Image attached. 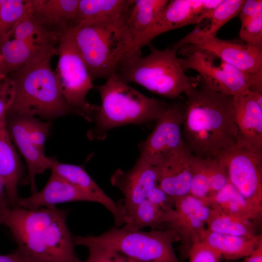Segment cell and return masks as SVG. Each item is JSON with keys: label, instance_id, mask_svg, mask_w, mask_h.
<instances>
[{"label": "cell", "instance_id": "cell-46", "mask_svg": "<svg viewBox=\"0 0 262 262\" xmlns=\"http://www.w3.org/2000/svg\"><path fill=\"white\" fill-rule=\"evenodd\" d=\"M9 209H2V208H0V212L3 213H6L8 211V210Z\"/></svg>", "mask_w": 262, "mask_h": 262}, {"label": "cell", "instance_id": "cell-25", "mask_svg": "<svg viewBox=\"0 0 262 262\" xmlns=\"http://www.w3.org/2000/svg\"><path fill=\"white\" fill-rule=\"evenodd\" d=\"M203 200L214 210L259 224L261 222L262 214L257 213L229 182Z\"/></svg>", "mask_w": 262, "mask_h": 262}, {"label": "cell", "instance_id": "cell-26", "mask_svg": "<svg viewBox=\"0 0 262 262\" xmlns=\"http://www.w3.org/2000/svg\"><path fill=\"white\" fill-rule=\"evenodd\" d=\"M129 2V0H79L70 28L83 22L118 20Z\"/></svg>", "mask_w": 262, "mask_h": 262}, {"label": "cell", "instance_id": "cell-24", "mask_svg": "<svg viewBox=\"0 0 262 262\" xmlns=\"http://www.w3.org/2000/svg\"><path fill=\"white\" fill-rule=\"evenodd\" d=\"M201 242L226 260L233 261L251 254L262 243V235L245 237L214 232L206 229Z\"/></svg>", "mask_w": 262, "mask_h": 262}, {"label": "cell", "instance_id": "cell-18", "mask_svg": "<svg viewBox=\"0 0 262 262\" xmlns=\"http://www.w3.org/2000/svg\"><path fill=\"white\" fill-rule=\"evenodd\" d=\"M6 123L11 139L26 163L28 182L32 194H33L37 191L35 184L36 176L47 169H51L54 158L46 156L44 150L39 148L31 140L20 115H6Z\"/></svg>", "mask_w": 262, "mask_h": 262}, {"label": "cell", "instance_id": "cell-19", "mask_svg": "<svg viewBox=\"0 0 262 262\" xmlns=\"http://www.w3.org/2000/svg\"><path fill=\"white\" fill-rule=\"evenodd\" d=\"M30 11L47 31L60 38L70 28L79 0H29Z\"/></svg>", "mask_w": 262, "mask_h": 262}, {"label": "cell", "instance_id": "cell-22", "mask_svg": "<svg viewBox=\"0 0 262 262\" xmlns=\"http://www.w3.org/2000/svg\"><path fill=\"white\" fill-rule=\"evenodd\" d=\"M233 104L237 141L262 150V107L252 92L233 97Z\"/></svg>", "mask_w": 262, "mask_h": 262}, {"label": "cell", "instance_id": "cell-42", "mask_svg": "<svg viewBox=\"0 0 262 262\" xmlns=\"http://www.w3.org/2000/svg\"><path fill=\"white\" fill-rule=\"evenodd\" d=\"M22 255L16 250L10 254L0 255V262H22Z\"/></svg>", "mask_w": 262, "mask_h": 262}, {"label": "cell", "instance_id": "cell-14", "mask_svg": "<svg viewBox=\"0 0 262 262\" xmlns=\"http://www.w3.org/2000/svg\"><path fill=\"white\" fill-rule=\"evenodd\" d=\"M158 180L156 167L140 156L131 169L127 171L117 169L115 172L111 182L123 195L121 204L127 218L135 208L146 199L148 192L158 184Z\"/></svg>", "mask_w": 262, "mask_h": 262}, {"label": "cell", "instance_id": "cell-37", "mask_svg": "<svg viewBox=\"0 0 262 262\" xmlns=\"http://www.w3.org/2000/svg\"><path fill=\"white\" fill-rule=\"evenodd\" d=\"M189 262H220L221 256L201 242L193 244L187 252Z\"/></svg>", "mask_w": 262, "mask_h": 262}, {"label": "cell", "instance_id": "cell-35", "mask_svg": "<svg viewBox=\"0 0 262 262\" xmlns=\"http://www.w3.org/2000/svg\"><path fill=\"white\" fill-rule=\"evenodd\" d=\"M210 195L217 192L229 182L225 169L216 158H207Z\"/></svg>", "mask_w": 262, "mask_h": 262}, {"label": "cell", "instance_id": "cell-10", "mask_svg": "<svg viewBox=\"0 0 262 262\" xmlns=\"http://www.w3.org/2000/svg\"><path fill=\"white\" fill-rule=\"evenodd\" d=\"M183 56L178 59L182 69L197 72L200 81L211 90L233 97L251 92L244 74L214 55L195 50Z\"/></svg>", "mask_w": 262, "mask_h": 262}, {"label": "cell", "instance_id": "cell-40", "mask_svg": "<svg viewBox=\"0 0 262 262\" xmlns=\"http://www.w3.org/2000/svg\"><path fill=\"white\" fill-rule=\"evenodd\" d=\"M261 6H262L261 0H245L238 14L241 24L249 18Z\"/></svg>", "mask_w": 262, "mask_h": 262}, {"label": "cell", "instance_id": "cell-13", "mask_svg": "<svg viewBox=\"0 0 262 262\" xmlns=\"http://www.w3.org/2000/svg\"><path fill=\"white\" fill-rule=\"evenodd\" d=\"M222 0H169L154 23L142 36L131 54H141L158 35L190 24H196L209 15Z\"/></svg>", "mask_w": 262, "mask_h": 262}, {"label": "cell", "instance_id": "cell-7", "mask_svg": "<svg viewBox=\"0 0 262 262\" xmlns=\"http://www.w3.org/2000/svg\"><path fill=\"white\" fill-rule=\"evenodd\" d=\"M69 30L93 81L106 80L115 73L126 53L119 19L83 22Z\"/></svg>", "mask_w": 262, "mask_h": 262}, {"label": "cell", "instance_id": "cell-34", "mask_svg": "<svg viewBox=\"0 0 262 262\" xmlns=\"http://www.w3.org/2000/svg\"><path fill=\"white\" fill-rule=\"evenodd\" d=\"M27 133L31 140L44 150V145L49 134L50 123L42 121L35 116L20 115Z\"/></svg>", "mask_w": 262, "mask_h": 262}, {"label": "cell", "instance_id": "cell-8", "mask_svg": "<svg viewBox=\"0 0 262 262\" xmlns=\"http://www.w3.org/2000/svg\"><path fill=\"white\" fill-rule=\"evenodd\" d=\"M58 50L59 58L54 71L61 92L81 116L91 121L98 108L86 100V95L93 87V80L69 29L61 38Z\"/></svg>", "mask_w": 262, "mask_h": 262}, {"label": "cell", "instance_id": "cell-16", "mask_svg": "<svg viewBox=\"0 0 262 262\" xmlns=\"http://www.w3.org/2000/svg\"><path fill=\"white\" fill-rule=\"evenodd\" d=\"M89 197L92 202L100 203L113 215L116 227L124 225L127 219L121 204L108 196L81 166L62 163L54 158L51 169Z\"/></svg>", "mask_w": 262, "mask_h": 262}, {"label": "cell", "instance_id": "cell-21", "mask_svg": "<svg viewBox=\"0 0 262 262\" xmlns=\"http://www.w3.org/2000/svg\"><path fill=\"white\" fill-rule=\"evenodd\" d=\"M244 0H222L194 29L172 46L178 49L185 45H198L215 37L219 29L238 15Z\"/></svg>", "mask_w": 262, "mask_h": 262}, {"label": "cell", "instance_id": "cell-3", "mask_svg": "<svg viewBox=\"0 0 262 262\" xmlns=\"http://www.w3.org/2000/svg\"><path fill=\"white\" fill-rule=\"evenodd\" d=\"M58 54V46L43 50L10 74L14 95L7 115L48 120L68 115L80 116L63 96L51 68V59Z\"/></svg>", "mask_w": 262, "mask_h": 262}, {"label": "cell", "instance_id": "cell-44", "mask_svg": "<svg viewBox=\"0 0 262 262\" xmlns=\"http://www.w3.org/2000/svg\"><path fill=\"white\" fill-rule=\"evenodd\" d=\"M23 257V262H40L39 261H37L36 260L30 259L29 258L25 257L22 256Z\"/></svg>", "mask_w": 262, "mask_h": 262}, {"label": "cell", "instance_id": "cell-38", "mask_svg": "<svg viewBox=\"0 0 262 262\" xmlns=\"http://www.w3.org/2000/svg\"><path fill=\"white\" fill-rule=\"evenodd\" d=\"M146 199L166 213L174 208V199L158 184L148 192Z\"/></svg>", "mask_w": 262, "mask_h": 262}, {"label": "cell", "instance_id": "cell-20", "mask_svg": "<svg viewBox=\"0 0 262 262\" xmlns=\"http://www.w3.org/2000/svg\"><path fill=\"white\" fill-rule=\"evenodd\" d=\"M71 201L92 202L91 199L66 180L51 171L44 188L26 197H19L16 206L33 209L51 207Z\"/></svg>", "mask_w": 262, "mask_h": 262}, {"label": "cell", "instance_id": "cell-9", "mask_svg": "<svg viewBox=\"0 0 262 262\" xmlns=\"http://www.w3.org/2000/svg\"><path fill=\"white\" fill-rule=\"evenodd\" d=\"M229 182L262 214V150L237 141L216 157Z\"/></svg>", "mask_w": 262, "mask_h": 262}, {"label": "cell", "instance_id": "cell-28", "mask_svg": "<svg viewBox=\"0 0 262 262\" xmlns=\"http://www.w3.org/2000/svg\"><path fill=\"white\" fill-rule=\"evenodd\" d=\"M206 224L208 230L219 233L245 237L259 234L257 232V225L260 224L214 209Z\"/></svg>", "mask_w": 262, "mask_h": 262}, {"label": "cell", "instance_id": "cell-1", "mask_svg": "<svg viewBox=\"0 0 262 262\" xmlns=\"http://www.w3.org/2000/svg\"><path fill=\"white\" fill-rule=\"evenodd\" d=\"M182 134L186 148L199 158H216L236 144L233 97L208 88L197 79L184 93Z\"/></svg>", "mask_w": 262, "mask_h": 262}, {"label": "cell", "instance_id": "cell-11", "mask_svg": "<svg viewBox=\"0 0 262 262\" xmlns=\"http://www.w3.org/2000/svg\"><path fill=\"white\" fill-rule=\"evenodd\" d=\"M208 52L233 66L245 76L251 92L262 91V50L240 39L224 40L215 37L198 45H185L179 49L182 55L195 50Z\"/></svg>", "mask_w": 262, "mask_h": 262}, {"label": "cell", "instance_id": "cell-31", "mask_svg": "<svg viewBox=\"0 0 262 262\" xmlns=\"http://www.w3.org/2000/svg\"><path fill=\"white\" fill-rule=\"evenodd\" d=\"M28 5V0H0V46L11 39Z\"/></svg>", "mask_w": 262, "mask_h": 262}, {"label": "cell", "instance_id": "cell-23", "mask_svg": "<svg viewBox=\"0 0 262 262\" xmlns=\"http://www.w3.org/2000/svg\"><path fill=\"white\" fill-rule=\"evenodd\" d=\"M22 167L8 133L6 117L0 121V180L11 207L19 198L18 186L22 178Z\"/></svg>", "mask_w": 262, "mask_h": 262}, {"label": "cell", "instance_id": "cell-6", "mask_svg": "<svg viewBox=\"0 0 262 262\" xmlns=\"http://www.w3.org/2000/svg\"><path fill=\"white\" fill-rule=\"evenodd\" d=\"M73 240L75 245L99 247L139 262H180L173 246L179 238L169 229L143 231L113 227L99 235L75 236Z\"/></svg>", "mask_w": 262, "mask_h": 262}, {"label": "cell", "instance_id": "cell-17", "mask_svg": "<svg viewBox=\"0 0 262 262\" xmlns=\"http://www.w3.org/2000/svg\"><path fill=\"white\" fill-rule=\"evenodd\" d=\"M193 158L184 147L156 166L158 185L173 199L190 194Z\"/></svg>", "mask_w": 262, "mask_h": 262}, {"label": "cell", "instance_id": "cell-43", "mask_svg": "<svg viewBox=\"0 0 262 262\" xmlns=\"http://www.w3.org/2000/svg\"><path fill=\"white\" fill-rule=\"evenodd\" d=\"M7 77L4 62L0 50V81L5 79Z\"/></svg>", "mask_w": 262, "mask_h": 262}, {"label": "cell", "instance_id": "cell-27", "mask_svg": "<svg viewBox=\"0 0 262 262\" xmlns=\"http://www.w3.org/2000/svg\"><path fill=\"white\" fill-rule=\"evenodd\" d=\"M57 46H45L13 38L0 46L7 75L16 71L38 52Z\"/></svg>", "mask_w": 262, "mask_h": 262}, {"label": "cell", "instance_id": "cell-29", "mask_svg": "<svg viewBox=\"0 0 262 262\" xmlns=\"http://www.w3.org/2000/svg\"><path fill=\"white\" fill-rule=\"evenodd\" d=\"M165 215L166 212L145 199L128 216L123 228L131 230H140L145 227L164 229Z\"/></svg>", "mask_w": 262, "mask_h": 262}, {"label": "cell", "instance_id": "cell-41", "mask_svg": "<svg viewBox=\"0 0 262 262\" xmlns=\"http://www.w3.org/2000/svg\"><path fill=\"white\" fill-rule=\"evenodd\" d=\"M244 258V259L241 262H262V243L258 245L251 254ZM225 262H233L226 260Z\"/></svg>", "mask_w": 262, "mask_h": 262}, {"label": "cell", "instance_id": "cell-33", "mask_svg": "<svg viewBox=\"0 0 262 262\" xmlns=\"http://www.w3.org/2000/svg\"><path fill=\"white\" fill-rule=\"evenodd\" d=\"M239 35L242 41L262 50V6L249 18L241 24Z\"/></svg>", "mask_w": 262, "mask_h": 262}, {"label": "cell", "instance_id": "cell-2", "mask_svg": "<svg viewBox=\"0 0 262 262\" xmlns=\"http://www.w3.org/2000/svg\"><path fill=\"white\" fill-rule=\"evenodd\" d=\"M68 210L56 206L11 207L3 224L10 230L22 256L40 262H79L66 222Z\"/></svg>", "mask_w": 262, "mask_h": 262}, {"label": "cell", "instance_id": "cell-36", "mask_svg": "<svg viewBox=\"0 0 262 262\" xmlns=\"http://www.w3.org/2000/svg\"><path fill=\"white\" fill-rule=\"evenodd\" d=\"M88 256L79 262H139L122 254L98 246H89Z\"/></svg>", "mask_w": 262, "mask_h": 262}, {"label": "cell", "instance_id": "cell-30", "mask_svg": "<svg viewBox=\"0 0 262 262\" xmlns=\"http://www.w3.org/2000/svg\"><path fill=\"white\" fill-rule=\"evenodd\" d=\"M28 3L27 10L16 26L12 36L37 44L57 46L61 38L47 31L38 23L31 13L29 0Z\"/></svg>", "mask_w": 262, "mask_h": 262}, {"label": "cell", "instance_id": "cell-4", "mask_svg": "<svg viewBox=\"0 0 262 262\" xmlns=\"http://www.w3.org/2000/svg\"><path fill=\"white\" fill-rule=\"evenodd\" d=\"M97 89L101 105L94 116L95 126L87 132L90 140H103L110 130L123 125L157 120L168 106L163 100L139 92L115 74Z\"/></svg>", "mask_w": 262, "mask_h": 262}, {"label": "cell", "instance_id": "cell-5", "mask_svg": "<svg viewBox=\"0 0 262 262\" xmlns=\"http://www.w3.org/2000/svg\"><path fill=\"white\" fill-rule=\"evenodd\" d=\"M149 46L147 55L132 54L122 59L115 73L120 80L170 99L178 98L197 83V79L188 76L180 66L177 49L172 46L159 49Z\"/></svg>", "mask_w": 262, "mask_h": 262}, {"label": "cell", "instance_id": "cell-15", "mask_svg": "<svg viewBox=\"0 0 262 262\" xmlns=\"http://www.w3.org/2000/svg\"><path fill=\"white\" fill-rule=\"evenodd\" d=\"M169 0H129L119 19L126 53L130 55L142 36L154 23Z\"/></svg>", "mask_w": 262, "mask_h": 262}, {"label": "cell", "instance_id": "cell-39", "mask_svg": "<svg viewBox=\"0 0 262 262\" xmlns=\"http://www.w3.org/2000/svg\"><path fill=\"white\" fill-rule=\"evenodd\" d=\"M14 89L12 82L8 76L0 81V121L5 117L12 103Z\"/></svg>", "mask_w": 262, "mask_h": 262}, {"label": "cell", "instance_id": "cell-12", "mask_svg": "<svg viewBox=\"0 0 262 262\" xmlns=\"http://www.w3.org/2000/svg\"><path fill=\"white\" fill-rule=\"evenodd\" d=\"M184 112L183 103L180 101L168 105L152 132L139 145L140 157L157 166L185 147L182 134Z\"/></svg>", "mask_w": 262, "mask_h": 262}, {"label": "cell", "instance_id": "cell-45", "mask_svg": "<svg viewBox=\"0 0 262 262\" xmlns=\"http://www.w3.org/2000/svg\"><path fill=\"white\" fill-rule=\"evenodd\" d=\"M5 213L0 212V224H2Z\"/></svg>", "mask_w": 262, "mask_h": 262}, {"label": "cell", "instance_id": "cell-32", "mask_svg": "<svg viewBox=\"0 0 262 262\" xmlns=\"http://www.w3.org/2000/svg\"><path fill=\"white\" fill-rule=\"evenodd\" d=\"M190 194L202 199L210 195L207 158L194 156Z\"/></svg>", "mask_w": 262, "mask_h": 262}]
</instances>
